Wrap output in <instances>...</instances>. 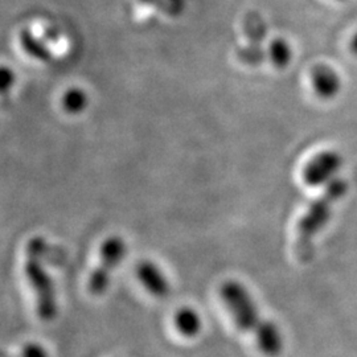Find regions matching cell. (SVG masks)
<instances>
[{"label": "cell", "instance_id": "1", "mask_svg": "<svg viewBox=\"0 0 357 357\" xmlns=\"http://www.w3.org/2000/svg\"><path fill=\"white\" fill-rule=\"evenodd\" d=\"M348 191V184L343 178H335L317 200L308 205L306 213L296 227L295 252L301 261H308L314 250V240L331 220L333 205L342 200Z\"/></svg>", "mask_w": 357, "mask_h": 357}, {"label": "cell", "instance_id": "2", "mask_svg": "<svg viewBox=\"0 0 357 357\" xmlns=\"http://www.w3.org/2000/svg\"><path fill=\"white\" fill-rule=\"evenodd\" d=\"M47 250V243L41 237H33L26 245L24 274L32 291L35 294L36 312L43 321H52L57 317L59 303L54 282L44 268L43 257Z\"/></svg>", "mask_w": 357, "mask_h": 357}, {"label": "cell", "instance_id": "3", "mask_svg": "<svg viewBox=\"0 0 357 357\" xmlns=\"http://www.w3.org/2000/svg\"><path fill=\"white\" fill-rule=\"evenodd\" d=\"M218 294L238 330L255 335L268 320L261 319L259 310L252 294L241 282L236 280L222 282Z\"/></svg>", "mask_w": 357, "mask_h": 357}, {"label": "cell", "instance_id": "4", "mask_svg": "<svg viewBox=\"0 0 357 357\" xmlns=\"http://www.w3.org/2000/svg\"><path fill=\"white\" fill-rule=\"evenodd\" d=\"M126 253L128 246L122 237L110 236L103 241L100 249V265L91 271L88 281L90 293L100 296L109 290L113 271L122 264Z\"/></svg>", "mask_w": 357, "mask_h": 357}, {"label": "cell", "instance_id": "5", "mask_svg": "<svg viewBox=\"0 0 357 357\" xmlns=\"http://www.w3.org/2000/svg\"><path fill=\"white\" fill-rule=\"evenodd\" d=\"M342 153L335 150H323L314 155L302 171V178L308 187L328 185L343 167Z\"/></svg>", "mask_w": 357, "mask_h": 357}, {"label": "cell", "instance_id": "6", "mask_svg": "<svg viewBox=\"0 0 357 357\" xmlns=\"http://www.w3.org/2000/svg\"><path fill=\"white\" fill-rule=\"evenodd\" d=\"M311 86L317 97L323 101L335 100L343 88V79L339 72L328 64H317L311 69Z\"/></svg>", "mask_w": 357, "mask_h": 357}, {"label": "cell", "instance_id": "7", "mask_svg": "<svg viewBox=\"0 0 357 357\" xmlns=\"http://www.w3.org/2000/svg\"><path fill=\"white\" fill-rule=\"evenodd\" d=\"M135 275L143 289L156 299H165L171 293V284L163 270L153 261H142L135 268Z\"/></svg>", "mask_w": 357, "mask_h": 357}, {"label": "cell", "instance_id": "8", "mask_svg": "<svg viewBox=\"0 0 357 357\" xmlns=\"http://www.w3.org/2000/svg\"><path fill=\"white\" fill-rule=\"evenodd\" d=\"M258 349L268 357L281 355L284 348V339L281 328L271 320H266L265 324L255 335Z\"/></svg>", "mask_w": 357, "mask_h": 357}, {"label": "cell", "instance_id": "9", "mask_svg": "<svg viewBox=\"0 0 357 357\" xmlns=\"http://www.w3.org/2000/svg\"><path fill=\"white\" fill-rule=\"evenodd\" d=\"M174 326L183 337L193 339L203 330V319L193 307H180L174 315Z\"/></svg>", "mask_w": 357, "mask_h": 357}, {"label": "cell", "instance_id": "10", "mask_svg": "<svg viewBox=\"0 0 357 357\" xmlns=\"http://www.w3.org/2000/svg\"><path fill=\"white\" fill-rule=\"evenodd\" d=\"M20 40V45L22 48L26 51V54H29L31 57L36 59L41 63H50L52 60V53L47 44L36 38L29 29H23L19 35Z\"/></svg>", "mask_w": 357, "mask_h": 357}, {"label": "cell", "instance_id": "11", "mask_svg": "<svg viewBox=\"0 0 357 357\" xmlns=\"http://www.w3.org/2000/svg\"><path fill=\"white\" fill-rule=\"evenodd\" d=\"M268 56L270 63L277 69H284L291 64L293 60L291 44L286 38H273L268 44Z\"/></svg>", "mask_w": 357, "mask_h": 357}, {"label": "cell", "instance_id": "12", "mask_svg": "<svg viewBox=\"0 0 357 357\" xmlns=\"http://www.w3.org/2000/svg\"><path fill=\"white\" fill-rule=\"evenodd\" d=\"M61 103H63V107L66 113L78 114L88 107L89 97L85 90L73 86L65 91L64 96L61 98Z\"/></svg>", "mask_w": 357, "mask_h": 357}, {"label": "cell", "instance_id": "13", "mask_svg": "<svg viewBox=\"0 0 357 357\" xmlns=\"http://www.w3.org/2000/svg\"><path fill=\"white\" fill-rule=\"evenodd\" d=\"M20 357H50V354L44 345L36 342H31L23 345Z\"/></svg>", "mask_w": 357, "mask_h": 357}, {"label": "cell", "instance_id": "14", "mask_svg": "<svg viewBox=\"0 0 357 357\" xmlns=\"http://www.w3.org/2000/svg\"><path fill=\"white\" fill-rule=\"evenodd\" d=\"M0 82H1V93L7 94V91L13 88L15 82V73L13 69L3 66L1 75H0Z\"/></svg>", "mask_w": 357, "mask_h": 357}, {"label": "cell", "instance_id": "15", "mask_svg": "<svg viewBox=\"0 0 357 357\" xmlns=\"http://www.w3.org/2000/svg\"><path fill=\"white\" fill-rule=\"evenodd\" d=\"M349 48H351V52H352L355 56H357V32L352 36V38H351Z\"/></svg>", "mask_w": 357, "mask_h": 357}, {"label": "cell", "instance_id": "16", "mask_svg": "<svg viewBox=\"0 0 357 357\" xmlns=\"http://www.w3.org/2000/svg\"><path fill=\"white\" fill-rule=\"evenodd\" d=\"M337 1H344V0H337Z\"/></svg>", "mask_w": 357, "mask_h": 357}]
</instances>
